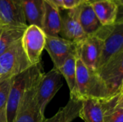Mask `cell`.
Returning a JSON list of instances; mask_svg holds the SVG:
<instances>
[{
    "label": "cell",
    "mask_w": 123,
    "mask_h": 122,
    "mask_svg": "<svg viewBox=\"0 0 123 122\" xmlns=\"http://www.w3.org/2000/svg\"><path fill=\"white\" fill-rule=\"evenodd\" d=\"M109 96L107 90L96 72L88 69L76 55L75 97L81 101L88 98L104 99Z\"/></svg>",
    "instance_id": "cell-1"
},
{
    "label": "cell",
    "mask_w": 123,
    "mask_h": 122,
    "mask_svg": "<svg viewBox=\"0 0 123 122\" xmlns=\"http://www.w3.org/2000/svg\"><path fill=\"white\" fill-rule=\"evenodd\" d=\"M94 35L100 38L103 42L99 68L113 56L123 50V17L119 18L112 24L102 26Z\"/></svg>",
    "instance_id": "cell-2"
},
{
    "label": "cell",
    "mask_w": 123,
    "mask_h": 122,
    "mask_svg": "<svg viewBox=\"0 0 123 122\" xmlns=\"http://www.w3.org/2000/svg\"><path fill=\"white\" fill-rule=\"evenodd\" d=\"M31 66L19 40L0 55V82L14 77Z\"/></svg>",
    "instance_id": "cell-3"
},
{
    "label": "cell",
    "mask_w": 123,
    "mask_h": 122,
    "mask_svg": "<svg viewBox=\"0 0 123 122\" xmlns=\"http://www.w3.org/2000/svg\"><path fill=\"white\" fill-rule=\"evenodd\" d=\"M43 73L41 68L30 82L21 99L13 122H44L45 117L41 114L35 100L36 87Z\"/></svg>",
    "instance_id": "cell-4"
},
{
    "label": "cell",
    "mask_w": 123,
    "mask_h": 122,
    "mask_svg": "<svg viewBox=\"0 0 123 122\" xmlns=\"http://www.w3.org/2000/svg\"><path fill=\"white\" fill-rule=\"evenodd\" d=\"M41 68L42 66L40 63L35 65H32L26 70L13 78L6 106V114L8 122H14L18 106L27 86Z\"/></svg>",
    "instance_id": "cell-5"
},
{
    "label": "cell",
    "mask_w": 123,
    "mask_h": 122,
    "mask_svg": "<svg viewBox=\"0 0 123 122\" xmlns=\"http://www.w3.org/2000/svg\"><path fill=\"white\" fill-rule=\"evenodd\" d=\"M63 86L62 76L54 67L40 78L35 91V100L42 115L48 103L55 96Z\"/></svg>",
    "instance_id": "cell-6"
},
{
    "label": "cell",
    "mask_w": 123,
    "mask_h": 122,
    "mask_svg": "<svg viewBox=\"0 0 123 122\" xmlns=\"http://www.w3.org/2000/svg\"><path fill=\"white\" fill-rule=\"evenodd\" d=\"M109 96L123 88V50L110 58L96 72Z\"/></svg>",
    "instance_id": "cell-7"
},
{
    "label": "cell",
    "mask_w": 123,
    "mask_h": 122,
    "mask_svg": "<svg viewBox=\"0 0 123 122\" xmlns=\"http://www.w3.org/2000/svg\"><path fill=\"white\" fill-rule=\"evenodd\" d=\"M46 35L36 25H27L21 39L22 48L31 65L40 63L41 55L45 49Z\"/></svg>",
    "instance_id": "cell-8"
},
{
    "label": "cell",
    "mask_w": 123,
    "mask_h": 122,
    "mask_svg": "<svg viewBox=\"0 0 123 122\" xmlns=\"http://www.w3.org/2000/svg\"><path fill=\"white\" fill-rule=\"evenodd\" d=\"M102 40L97 35H88L84 40L76 44V55L88 69L97 72L102 55Z\"/></svg>",
    "instance_id": "cell-9"
},
{
    "label": "cell",
    "mask_w": 123,
    "mask_h": 122,
    "mask_svg": "<svg viewBox=\"0 0 123 122\" xmlns=\"http://www.w3.org/2000/svg\"><path fill=\"white\" fill-rule=\"evenodd\" d=\"M80 6L61 10L63 13L60 12L61 25L59 35L61 36V37L76 44L81 42L88 36L84 32L79 22Z\"/></svg>",
    "instance_id": "cell-10"
},
{
    "label": "cell",
    "mask_w": 123,
    "mask_h": 122,
    "mask_svg": "<svg viewBox=\"0 0 123 122\" xmlns=\"http://www.w3.org/2000/svg\"><path fill=\"white\" fill-rule=\"evenodd\" d=\"M45 49L56 69H58L70 55L76 54V44L59 36L46 35Z\"/></svg>",
    "instance_id": "cell-11"
},
{
    "label": "cell",
    "mask_w": 123,
    "mask_h": 122,
    "mask_svg": "<svg viewBox=\"0 0 123 122\" xmlns=\"http://www.w3.org/2000/svg\"><path fill=\"white\" fill-rule=\"evenodd\" d=\"M0 20L4 25L27 27L22 6L15 0H0Z\"/></svg>",
    "instance_id": "cell-12"
},
{
    "label": "cell",
    "mask_w": 123,
    "mask_h": 122,
    "mask_svg": "<svg viewBox=\"0 0 123 122\" xmlns=\"http://www.w3.org/2000/svg\"><path fill=\"white\" fill-rule=\"evenodd\" d=\"M92 5L102 26L112 24L119 18L123 17H119V15L120 12H122L123 4L116 0H104Z\"/></svg>",
    "instance_id": "cell-13"
},
{
    "label": "cell",
    "mask_w": 123,
    "mask_h": 122,
    "mask_svg": "<svg viewBox=\"0 0 123 122\" xmlns=\"http://www.w3.org/2000/svg\"><path fill=\"white\" fill-rule=\"evenodd\" d=\"M103 122H123V88L104 99Z\"/></svg>",
    "instance_id": "cell-14"
},
{
    "label": "cell",
    "mask_w": 123,
    "mask_h": 122,
    "mask_svg": "<svg viewBox=\"0 0 123 122\" xmlns=\"http://www.w3.org/2000/svg\"><path fill=\"white\" fill-rule=\"evenodd\" d=\"M104 99L88 98L82 100L79 117L85 122H103Z\"/></svg>",
    "instance_id": "cell-15"
},
{
    "label": "cell",
    "mask_w": 123,
    "mask_h": 122,
    "mask_svg": "<svg viewBox=\"0 0 123 122\" xmlns=\"http://www.w3.org/2000/svg\"><path fill=\"white\" fill-rule=\"evenodd\" d=\"M61 25L60 11L44 1V14L41 29L47 36L59 35Z\"/></svg>",
    "instance_id": "cell-16"
},
{
    "label": "cell",
    "mask_w": 123,
    "mask_h": 122,
    "mask_svg": "<svg viewBox=\"0 0 123 122\" xmlns=\"http://www.w3.org/2000/svg\"><path fill=\"white\" fill-rule=\"evenodd\" d=\"M20 4L27 25L41 28L44 14V0H20Z\"/></svg>",
    "instance_id": "cell-17"
},
{
    "label": "cell",
    "mask_w": 123,
    "mask_h": 122,
    "mask_svg": "<svg viewBox=\"0 0 123 122\" xmlns=\"http://www.w3.org/2000/svg\"><path fill=\"white\" fill-rule=\"evenodd\" d=\"M79 22L86 35H94L102 26L93 9L92 5L88 2L80 6Z\"/></svg>",
    "instance_id": "cell-18"
},
{
    "label": "cell",
    "mask_w": 123,
    "mask_h": 122,
    "mask_svg": "<svg viewBox=\"0 0 123 122\" xmlns=\"http://www.w3.org/2000/svg\"><path fill=\"white\" fill-rule=\"evenodd\" d=\"M81 107V101L75 97H70L67 104L61 108L51 118L45 119L44 122H71L79 117Z\"/></svg>",
    "instance_id": "cell-19"
},
{
    "label": "cell",
    "mask_w": 123,
    "mask_h": 122,
    "mask_svg": "<svg viewBox=\"0 0 123 122\" xmlns=\"http://www.w3.org/2000/svg\"><path fill=\"white\" fill-rule=\"evenodd\" d=\"M27 27L5 26L0 35V55L22 39Z\"/></svg>",
    "instance_id": "cell-20"
},
{
    "label": "cell",
    "mask_w": 123,
    "mask_h": 122,
    "mask_svg": "<svg viewBox=\"0 0 123 122\" xmlns=\"http://www.w3.org/2000/svg\"><path fill=\"white\" fill-rule=\"evenodd\" d=\"M76 54L70 55L63 64L58 69L62 76L64 77L68 84L70 96H74L76 86Z\"/></svg>",
    "instance_id": "cell-21"
},
{
    "label": "cell",
    "mask_w": 123,
    "mask_h": 122,
    "mask_svg": "<svg viewBox=\"0 0 123 122\" xmlns=\"http://www.w3.org/2000/svg\"><path fill=\"white\" fill-rule=\"evenodd\" d=\"M13 78L14 77L4 80L0 82V110L6 109V106L12 84Z\"/></svg>",
    "instance_id": "cell-22"
},
{
    "label": "cell",
    "mask_w": 123,
    "mask_h": 122,
    "mask_svg": "<svg viewBox=\"0 0 123 122\" xmlns=\"http://www.w3.org/2000/svg\"><path fill=\"white\" fill-rule=\"evenodd\" d=\"M64 9H71L80 6L87 2V0H62Z\"/></svg>",
    "instance_id": "cell-23"
},
{
    "label": "cell",
    "mask_w": 123,
    "mask_h": 122,
    "mask_svg": "<svg viewBox=\"0 0 123 122\" xmlns=\"http://www.w3.org/2000/svg\"><path fill=\"white\" fill-rule=\"evenodd\" d=\"M53 7L56 8L59 11L64 9H63V1L62 0H44Z\"/></svg>",
    "instance_id": "cell-24"
},
{
    "label": "cell",
    "mask_w": 123,
    "mask_h": 122,
    "mask_svg": "<svg viewBox=\"0 0 123 122\" xmlns=\"http://www.w3.org/2000/svg\"><path fill=\"white\" fill-rule=\"evenodd\" d=\"M0 122H8L6 118V109L0 110Z\"/></svg>",
    "instance_id": "cell-25"
},
{
    "label": "cell",
    "mask_w": 123,
    "mask_h": 122,
    "mask_svg": "<svg viewBox=\"0 0 123 122\" xmlns=\"http://www.w3.org/2000/svg\"><path fill=\"white\" fill-rule=\"evenodd\" d=\"M5 26H7V25H4V24L1 22V21L0 20V35H1V33L2 32V31H3L4 28L5 27Z\"/></svg>",
    "instance_id": "cell-26"
},
{
    "label": "cell",
    "mask_w": 123,
    "mask_h": 122,
    "mask_svg": "<svg viewBox=\"0 0 123 122\" xmlns=\"http://www.w3.org/2000/svg\"><path fill=\"white\" fill-rule=\"evenodd\" d=\"M101 1H104V0H87V2L92 4H94V3H97V2H99Z\"/></svg>",
    "instance_id": "cell-27"
},
{
    "label": "cell",
    "mask_w": 123,
    "mask_h": 122,
    "mask_svg": "<svg viewBox=\"0 0 123 122\" xmlns=\"http://www.w3.org/2000/svg\"><path fill=\"white\" fill-rule=\"evenodd\" d=\"M117 1H118L119 3H120V4H123V0H116Z\"/></svg>",
    "instance_id": "cell-28"
},
{
    "label": "cell",
    "mask_w": 123,
    "mask_h": 122,
    "mask_svg": "<svg viewBox=\"0 0 123 122\" xmlns=\"http://www.w3.org/2000/svg\"><path fill=\"white\" fill-rule=\"evenodd\" d=\"M15 1H16L19 4H20V0H15ZM20 5H21V4H20Z\"/></svg>",
    "instance_id": "cell-29"
}]
</instances>
